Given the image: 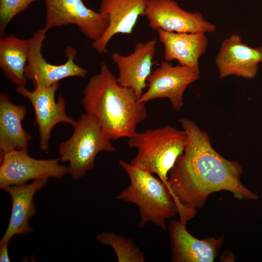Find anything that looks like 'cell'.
<instances>
[{"label": "cell", "mask_w": 262, "mask_h": 262, "mask_svg": "<svg viewBox=\"0 0 262 262\" xmlns=\"http://www.w3.org/2000/svg\"><path fill=\"white\" fill-rule=\"evenodd\" d=\"M179 121L186 132L187 144L169 172L168 182L180 221L193 218L214 192L227 191L239 200L258 199L242 183L243 169L237 162L218 153L207 132L195 122L186 118Z\"/></svg>", "instance_id": "cell-1"}, {"label": "cell", "mask_w": 262, "mask_h": 262, "mask_svg": "<svg viewBox=\"0 0 262 262\" xmlns=\"http://www.w3.org/2000/svg\"><path fill=\"white\" fill-rule=\"evenodd\" d=\"M82 103L85 113L97 118L111 140L131 137L147 116L146 103L139 102L131 89L121 86L103 61L99 72L83 89Z\"/></svg>", "instance_id": "cell-2"}, {"label": "cell", "mask_w": 262, "mask_h": 262, "mask_svg": "<svg viewBox=\"0 0 262 262\" xmlns=\"http://www.w3.org/2000/svg\"><path fill=\"white\" fill-rule=\"evenodd\" d=\"M119 164L129 176L130 184L116 199L135 204L139 209V227L152 222L163 229L166 221L178 214V209L165 184L154 174L121 160Z\"/></svg>", "instance_id": "cell-3"}, {"label": "cell", "mask_w": 262, "mask_h": 262, "mask_svg": "<svg viewBox=\"0 0 262 262\" xmlns=\"http://www.w3.org/2000/svg\"><path fill=\"white\" fill-rule=\"evenodd\" d=\"M187 141L184 130L168 125L142 132L136 131L128 142L129 147L137 149L130 164L157 175L168 189L169 172L184 151Z\"/></svg>", "instance_id": "cell-4"}, {"label": "cell", "mask_w": 262, "mask_h": 262, "mask_svg": "<svg viewBox=\"0 0 262 262\" xmlns=\"http://www.w3.org/2000/svg\"><path fill=\"white\" fill-rule=\"evenodd\" d=\"M73 127L71 136L59 144L58 152L60 161L69 164L67 173L77 180L93 168L98 153L116 148L93 115H81Z\"/></svg>", "instance_id": "cell-5"}, {"label": "cell", "mask_w": 262, "mask_h": 262, "mask_svg": "<svg viewBox=\"0 0 262 262\" xmlns=\"http://www.w3.org/2000/svg\"><path fill=\"white\" fill-rule=\"evenodd\" d=\"M45 28L50 29L71 24L92 42L99 39L107 29L108 16L88 8L82 0H44Z\"/></svg>", "instance_id": "cell-6"}, {"label": "cell", "mask_w": 262, "mask_h": 262, "mask_svg": "<svg viewBox=\"0 0 262 262\" xmlns=\"http://www.w3.org/2000/svg\"><path fill=\"white\" fill-rule=\"evenodd\" d=\"M48 31L45 28L38 29L30 38L28 60L25 72L27 80L31 81L34 87H48L66 78H85L87 70L75 62L77 52L71 46H67L65 49L67 60L63 64H51L44 58L42 48Z\"/></svg>", "instance_id": "cell-7"}, {"label": "cell", "mask_w": 262, "mask_h": 262, "mask_svg": "<svg viewBox=\"0 0 262 262\" xmlns=\"http://www.w3.org/2000/svg\"><path fill=\"white\" fill-rule=\"evenodd\" d=\"M60 159H38L27 150L13 149L0 153V187L26 183L29 180L52 178L61 179L67 173V167Z\"/></svg>", "instance_id": "cell-8"}, {"label": "cell", "mask_w": 262, "mask_h": 262, "mask_svg": "<svg viewBox=\"0 0 262 262\" xmlns=\"http://www.w3.org/2000/svg\"><path fill=\"white\" fill-rule=\"evenodd\" d=\"M59 86V82H57L48 87L37 86L33 91L28 90L26 86H16V89L33 106L35 114L34 124L38 127L39 147L46 152H48L50 133L53 128L60 123L73 127L77 121L66 114L65 99L62 95H59L57 101L55 99Z\"/></svg>", "instance_id": "cell-9"}, {"label": "cell", "mask_w": 262, "mask_h": 262, "mask_svg": "<svg viewBox=\"0 0 262 262\" xmlns=\"http://www.w3.org/2000/svg\"><path fill=\"white\" fill-rule=\"evenodd\" d=\"M199 78V74L191 68L180 65L173 66L164 60L150 73L147 80V90L138 101L146 103L152 99L167 98L173 109L180 111L183 106L185 89Z\"/></svg>", "instance_id": "cell-10"}, {"label": "cell", "mask_w": 262, "mask_h": 262, "mask_svg": "<svg viewBox=\"0 0 262 262\" xmlns=\"http://www.w3.org/2000/svg\"><path fill=\"white\" fill-rule=\"evenodd\" d=\"M144 16L152 30L176 33H212L215 26L199 12L182 9L174 0H148Z\"/></svg>", "instance_id": "cell-11"}, {"label": "cell", "mask_w": 262, "mask_h": 262, "mask_svg": "<svg viewBox=\"0 0 262 262\" xmlns=\"http://www.w3.org/2000/svg\"><path fill=\"white\" fill-rule=\"evenodd\" d=\"M156 39L135 44L133 51L124 55L117 52L111 55L112 61L118 71V83L131 89L139 99L147 87V80L150 73L155 55Z\"/></svg>", "instance_id": "cell-12"}, {"label": "cell", "mask_w": 262, "mask_h": 262, "mask_svg": "<svg viewBox=\"0 0 262 262\" xmlns=\"http://www.w3.org/2000/svg\"><path fill=\"white\" fill-rule=\"evenodd\" d=\"M215 62L220 78L235 75L253 79L262 62V46L251 47L243 43L240 35L233 34L222 41Z\"/></svg>", "instance_id": "cell-13"}, {"label": "cell", "mask_w": 262, "mask_h": 262, "mask_svg": "<svg viewBox=\"0 0 262 262\" xmlns=\"http://www.w3.org/2000/svg\"><path fill=\"white\" fill-rule=\"evenodd\" d=\"M187 223L172 220L168 226L173 262H213L218 256L224 237L199 239L186 229Z\"/></svg>", "instance_id": "cell-14"}, {"label": "cell", "mask_w": 262, "mask_h": 262, "mask_svg": "<svg viewBox=\"0 0 262 262\" xmlns=\"http://www.w3.org/2000/svg\"><path fill=\"white\" fill-rule=\"evenodd\" d=\"M148 0H102L99 11L107 15L109 24L105 33L91 46L100 54L108 52L111 39L117 34H129L141 16H144Z\"/></svg>", "instance_id": "cell-15"}, {"label": "cell", "mask_w": 262, "mask_h": 262, "mask_svg": "<svg viewBox=\"0 0 262 262\" xmlns=\"http://www.w3.org/2000/svg\"><path fill=\"white\" fill-rule=\"evenodd\" d=\"M48 179L34 180L30 183L10 185L3 189L12 199V211L6 230L0 241V246L9 243L16 235H24L33 231L29 220L36 213L33 202L35 194L47 184Z\"/></svg>", "instance_id": "cell-16"}, {"label": "cell", "mask_w": 262, "mask_h": 262, "mask_svg": "<svg viewBox=\"0 0 262 262\" xmlns=\"http://www.w3.org/2000/svg\"><path fill=\"white\" fill-rule=\"evenodd\" d=\"M164 47L166 61L176 60L199 74V59L205 52L208 38L204 33H176L157 31Z\"/></svg>", "instance_id": "cell-17"}, {"label": "cell", "mask_w": 262, "mask_h": 262, "mask_svg": "<svg viewBox=\"0 0 262 262\" xmlns=\"http://www.w3.org/2000/svg\"><path fill=\"white\" fill-rule=\"evenodd\" d=\"M27 112L26 106L15 104L6 93L0 94V153L13 149L28 150L32 136L23 128L22 123Z\"/></svg>", "instance_id": "cell-18"}, {"label": "cell", "mask_w": 262, "mask_h": 262, "mask_svg": "<svg viewBox=\"0 0 262 262\" xmlns=\"http://www.w3.org/2000/svg\"><path fill=\"white\" fill-rule=\"evenodd\" d=\"M30 43V38L22 39L13 34H3L0 38V68L3 76L16 87L26 86Z\"/></svg>", "instance_id": "cell-19"}, {"label": "cell", "mask_w": 262, "mask_h": 262, "mask_svg": "<svg viewBox=\"0 0 262 262\" xmlns=\"http://www.w3.org/2000/svg\"><path fill=\"white\" fill-rule=\"evenodd\" d=\"M96 240L110 246L115 251L118 262H144L145 257L140 248L133 242L120 234L103 232L96 236Z\"/></svg>", "instance_id": "cell-20"}, {"label": "cell", "mask_w": 262, "mask_h": 262, "mask_svg": "<svg viewBox=\"0 0 262 262\" xmlns=\"http://www.w3.org/2000/svg\"><path fill=\"white\" fill-rule=\"evenodd\" d=\"M39 0H0V33H4L16 16L25 11L32 3Z\"/></svg>", "instance_id": "cell-21"}, {"label": "cell", "mask_w": 262, "mask_h": 262, "mask_svg": "<svg viewBox=\"0 0 262 262\" xmlns=\"http://www.w3.org/2000/svg\"><path fill=\"white\" fill-rule=\"evenodd\" d=\"M8 243H6L0 246V262H9L11 261L8 254Z\"/></svg>", "instance_id": "cell-22"}]
</instances>
